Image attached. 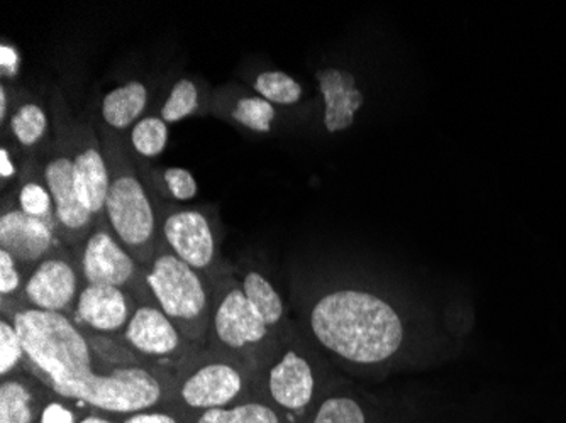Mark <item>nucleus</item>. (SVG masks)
<instances>
[{"label": "nucleus", "mask_w": 566, "mask_h": 423, "mask_svg": "<svg viewBox=\"0 0 566 423\" xmlns=\"http://www.w3.org/2000/svg\"><path fill=\"white\" fill-rule=\"evenodd\" d=\"M295 324L334 368L359 380L440 364L463 339L458 315L438 314L406 289L356 278L305 286Z\"/></svg>", "instance_id": "f257e3e1"}, {"label": "nucleus", "mask_w": 566, "mask_h": 423, "mask_svg": "<svg viewBox=\"0 0 566 423\" xmlns=\"http://www.w3.org/2000/svg\"><path fill=\"white\" fill-rule=\"evenodd\" d=\"M2 314L21 334L28 369L53 393L116 416L167 405L174 374L139 361L98 368L106 358L95 337L69 315L22 305L2 308Z\"/></svg>", "instance_id": "f03ea898"}, {"label": "nucleus", "mask_w": 566, "mask_h": 423, "mask_svg": "<svg viewBox=\"0 0 566 423\" xmlns=\"http://www.w3.org/2000/svg\"><path fill=\"white\" fill-rule=\"evenodd\" d=\"M338 373L297 324L253 371L254 399L269 403L291 423H304Z\"/></svg>", "instance_id": "7ed1b4c3"}, {"label": "nucleus", "mask_w": 566, "mask_h": 423, "mask_svg": "<svg viewBox=\"0 0 566 423\" xmlns=\"http://www.w3.org/2000/svg\"><path fill=\"white\" fill-rule=\"evenodd\" d=\"M95 126L109 168L104 221L119 243L145 268L160 244L157 203L139 177L124 135H117L98 123Z\"/></svg>", "instance_id": "20e7f679"}, {"label": "nucleus", "mask_w": 566, "mask_h": 423, "mask_svg": "<svg viewBox=\"0 0 566 423\" xmlns=\"http://www.w3.org/2000/svg\"><path fill=\"white\" fill-rule=\"evenodd\" d=\"M146 285L153 300L184 336L199 349L208 348L214 285L164 243L145 266Z\"/></svg>", "instance_id": "39448f33"}, {"label": "nucleus", "mask_w": 566, "mask_h": 423, "mask_svg": "<svg viewBox=\"0 0 566 423\" xmlns=\"http://www.w3.org/2000/svg\"><path fill=\"white\" fill-rule=\"evenodd\" d=\"M253 371L229 356L203 349L174 377L167 405L192 422L211 410L253 399Z\"/></svg>", "instance_id": "423d86ee"}, {"label": "nucleus", "mask_w": 566, "mask_h": 423, "mask_svg": "<svg viewBox=\"0 0 566 423\" xmlns=\"http://www.w3.org/2000/svg\"><path fill=\"white\" fill-rule=\"evenodd\" d=\"M279 340L251 307L237 272L214 283L206 349L238 359L254 371Z\"/></svg>", "instance_id": "0eeeda50"}, {"label": "nucleus", "mask_w": 566, "mask_h": 423, "mask_svg": "<svg viewBox=\"0 0 566 423\" xmlns=\"http://www.w3.org/2000/svg\"><path fill=\"white\" fill-rule=\"evenodd\" d=\"M160 241L214 285L237 272L221 253L222 224L216 205H174L155 200Z\"/></svg>", "instance_id": "6e6552de"}, {"label": "nucleus", "mask_w": 566, "mask_h": 423, "mask_svg": "<svg viewBox=\"0 0 566 423\" xmlns=\"http://www.w3.org/2000/svg\"><path fill=\"white\" fill-rule=\"evenodd\" d=\"M447 415L407 399L371 393L338 371L304 423H460Z\"/></svg>", "instance_id": "1a4fd4ad"}, {"label": "nucleus", "mask_w": 566, "mask_h": 423, "mask_svg": "<svg viewBox=\"0 0 566 423\" xmlns=\"http://www.w3.org/2000/svg\"><path fill=\"white\" fill-rule=\"evenodd\" d=\"M53 129L62 130L72 156L73 175L82 203L101 221L106 212L109 168L95 123L76 119L56 82L50 85Z\"/></svg>", "instance_id": "9d476101"}, {"label": "nucleus", "mask_w": 566, "mask_h": 423, "mask_svg": "<svg viewBox=\"0 0 566 423\" xmlns=\"http://www.w3.org/2000/svg\"><path fill=\"white\" fill-rule=\"evenodd\" d=\"M133 298L136 302L135 311L120 336L124 348L143 364L164 369L175 377L202 349L196 348L174 320L168 319L157 302L153 300L146 283L133 294Z\"/></svg>", "instance_id": "9b49d317"}, {"label": "nucleus", "mask_w": 566, "mask_h": 423, "mask_svg": "<svg viewBox=\"0 0 566 423\" xmlns=\"http://www.w3.org/2000/svg\"><path fill=\"white\" fill-rule=\"evenodd\" d=\"M55 139L41 156V171L55 203L60 240L69 247L78 246L95 228L98 219L82 203L73 175L69 142L62 130L53 129Z\"/></svg>", "instance_id": "f8f14e48"}, {"label": "nucleus", "mask_w": 566, "mask_h": 423, "mask_svg": "<svg viewBox=\"0 0 566 423\" xmlns=\"http://www.w3.org/2000/svg\"><path fill=\"white\" fill-rule=\"evenodd\" d=\"M72 251L85 285L117 286L133 295L146 283L145 268L119 243L104 219Z\"/></svg>", "instance_id": "ddd939ff"}, {"label": "nucleus", "mask_w": 566, "mask_h": 423, "mask_svg": "<svg viewBox=\"0 0 566 423\" xmlns=\"http://www.w3.org/2000/svg\"><path fill=\"white\" fill-rule=\"evenodd\" d=\"M84 285L72 247L63 246L34 266L18 305L69 315L73 319L76 300Z\"/></svg>", "instance_id": "4468645a"}, {"label": "nucleus", "mask_w": 566, "mask_h": 423, "mask_svg": "<svg viewBox=\"0 0 566 423\" xmlns=\"http://www.w3.org/2000/svg\"><path fill=\"white\" fill-rule=\"evenodd\" d=\"M65 246L59 229L24 214L9 193L0 202V250L8 251L25 272Z\"/></svg>", "instance_id": "2eb2a0df"}, {"label": "nucleus", "mask_w": 566, "mask_h": 423, "mask_svg": "<svg viewBox=\"0 0 566 423\" xmlns=\"http://www.w3.org/2000/svg\"><path fill=\"white\" fill-rule=\"evenodd\" d=\"M135 298L124 288L84 285L76 300L73 320L91 336L120 337L135 311Z\"/></svg>", "instance_id": "dca6fc26"}, {"label": "nucleus", "mask_w": 566, "mask_h": 423, "mask_svg": "<svg viewBox=\"0 0 566 423\" xmlns=\"http://www.w3.org/2000/svg\"><path fill=\"white\" fill-rule=\"evenodd\" d=\"M2 139H9L24 158H41L55 139L50 102L18 87L14 107Z\"/></svg>", "instance_id": "f3484780"}, {"label": "nucleus", "mask_w": 566, "mask_h": 423, "mask_svg": "<svg viewBox=\"0 0 566 423\" xmlns=\"http://www.w3.org/2000/svg\"><path fill=\"white\" fill-rule=\"evenodd\" d=\"M209 116L254 135H270L279 120V109L248 85L229 82L212 91Z\"/></svg>", "instance_id": "a211bd4d"}, {"label": "nucleus", "mask_w": 566, "mask_h": 423, "mask_svg": "<svg viewBox=\"0 0 566 423\" xmlns=\"http://www.w3.org/2000/svg\"><path fill=\"white\" fill-rule=\"evenodd\" d=\"M237 275L248 302L262 317L263 322L280 339L289 336L295 329V322L291 319L287 304L266 273L254 264H243L237 268Z\"/></svg>", "instance_id": "6ab92c4d"}, {"label": "nucleus", "mask_w": 566, "mask_h": 423, "mask_svg": "<svg viewBox=\"0 0 566 423\" xmlns=\"http://www.w3.org/2000/svg\"><path fill=\"white\" fill-rule=\"evenodd\" d=\"M151 104L149 87L142 81H129L113 88L101 98L98 116L102 126L117 135H126L139 119L146 116Z\"/></svg>", "instance_id": "aec40b11"}, {"label": "nucleus", "mask_w": 566, "mask_h": 423, "mask_svg": "<svg viewBox=\"0 0 566 423\" xmlns=\"http://www.w3.org/2000/svg\"><path fill=\"white\" fill-rule=\"evenodd\" d=\"M44 384L25 368L0 381V423H38Z\"/></svg>", "instance_id": "412c9836"}, {"label": "nucleus", "mask_w": 566, "mask_h": 423, "mask_svg": "<svg viewBox=\"0 0 566 423\" xmlns=\"http://www.w3.org/2000/svg\"><path fill=\"white\" fill-rule=\"evenodd\" d=\"M212 91L202 76L182 75L175 78L164 97L158 114L168 124H177L190 117L209 116Z\"/></svg>", "instance_id": "4be33fe9"}, {"label": "nucleus", "mask_w": 566, "mask_h": 423, "mask_svg": "<svg viewBox=\"0 0 566 423\" xmlns=\"http://www.w3.org/2000/svg\"><path fill=\"white\" fill-rule=\"evenodd\" d=\"M133 160L153 199L174 203V205H187L199 193V183L187 168L168 167L158 161L139 160V158H133Z\"/></svg>", "instance_id": "5701e85b"}, {"label": "nucleus", "mask_w": 566, "mask_h": 423, "mask_svg": "<svg viewBox=\"0 0 566 423\" xmlns=\"http://www.w3.org/2000/svg\"><path fill=\"white\" fill-rule=\"evenodd\" d=\"M8 193L24 214L56 228L55 203L44 181L40 158H24L21 178Z\"/></svg>", "instance_id": "b1692460"}, {"label": "nucleus", "mask_w": 566, "mask_h": 423, "mask_svg": "<svg viewBox=\"0 0 566 423\" xmlns=\"http://www.w3.org/2000/svg\"><path fill=\"white\" fill-rule=\"evenodd\" d=\"M170 138V124L160 114H146L124 135L133 158L157 161L164 155Z\"/></svg>", "instance_id": "393cba45"}, {"label": "nucleus", "mask_w": 566, "mask_h": 423, "mask_svg": "<svg viewBox=\"0 0 566 423\" xmlns=\"http://www.w3.org/2000/svg\"><path fill=\"white\" fill-rule=\"evenodd\" d=\"M248 87L256 92L260 97L279 107H292L304 97V87L295 81L294 76L280 70H263L248 81Z\"/></svg>", "instance_id": "a878e982"}, {"label": "nucleus", "mask_w": 566, "mask_h": 423, "mask_svg": "<svg viewBox=\"0 0 566 423\" xmlns=\"http://www.w3.org/2000/svg\"><path fill=\"white\" fill-rule=\"evenodd\" d=\"M190 423H291L269 403L250 399L229 409L211 410Z\"/></svg>", "instance_id": "bb28decb"}, {"label": "nucleus", "mask_w": 566, "mask_h": 423, "mask_svg": "<svg viewBox=\"0 0 566 423\" xmlns=\"http://www.w3.org/2000/svg\"><path fill=\"white\" fill-rule=\"evenodd\" d=\"M28 368V355L18 327L9 315L0 317V377L8 378Z\"/></svg>", "instance_id": "cd10ccee"}, {"label": "nucleus", "mask_w": 566, "mask_h": 423, "mask_svg": "<svg viewBox=\"0 0 566 423\" xmlns=\"http://www.w3.org/2000/svg\"><path fill=\"white\" fill-rule=\"evenodd\" d=\"M28 276H30V272H25L8 251L0 250V302H2V308L14 307L19 304Z\"/></svg>", "instance_id": "c85d7f7f"}, {"label": "nucleus", "mask_w": 566, "mask_h": 423, "mask_svg": "<svg viewBox=\"0 0 566 423\" xmlns=\"http://www.w3.org/2000/svg\"><path fill=\"white\" fill-rule=\"evenodd\" d=\"M84 406L76 405L44 387L38 423H78L84 415Z\"/></svg>", "instance_id": "c756f323"}, {"label": "nucleus", "mask_w": 566, "mask_h": 423, "mask_svg": "<svg viewBox=\"0 0 566 423\" xmlns=\"http://www.w3.org/2000/svg\"><path fill=\"white\" fill-rule=\"evenodd\" d=\"M22 167H24V156L9 139H2V148H0V187H2V193L14 190L19 178H21Z\"/></svg>", "instance_id": "7c9ffc66"}, {"label": "nucleus", "mask_w": 566, "mask_h": 423, "mask_svg": "<svg viewBox=\"0 0 566 423\" xmlns=\"http://www.w3.org/2000/svg\"><path fill=\"white\" fill-rule=\"evenodd\" d=\"M119 423H190L174 406L160 405L119 416Z\"/></svg>", "instance_id": "2f4dec72"}, {"label": "nucleus", "mask_w": 566, "mask_h": 423, "mask_svg": "<svg viewBox=\"0 0 566 423\" xmlns=\"http://www.w3.org/2000/svg\"><path fill=\"white\" fill-rule=\"evenodd\" d=\"M0 72H2V82L14 81L15 76L19 75L21 70V55L14 46H9L8 43H2V50H0Z\"/></svg>", "instance_id": "473e14b6"}, {"label": "nucleus", "mask_w": 566, "mask_h": 423, "mask_svg": "<svg viewBox=\"0 0 566 423\" xmlns=\"http://www.w3.org/2000/svg\"><path fill=\"white\" fill-rule=\"evenodd\" d=\"M15 94H18V85L8 84V82L0 84V127L2 130L8 127L9 117L14 107Z\"/></svg>", "instance_id": "72a5a7b5"}, {"label": "nucleus", "mask_w": 566, "mask_h": 423, "mask_svg": "<svg viewBox=\"0 0 566 423\" xmlns=\"http://www.w3.org/2000/svg\"><path fill=\"white\" fill-rule=\"evenodd\" d=\"M78 423H119V416L107 415V413L92 412L82 415L81 422Z\"/></svg>", "instance_id": "f704fd0d"}]
</instances>
